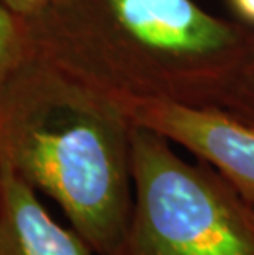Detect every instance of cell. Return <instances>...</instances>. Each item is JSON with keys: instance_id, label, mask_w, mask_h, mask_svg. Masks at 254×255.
<instances>
[{"instance_id": "cell-1", "label": "cell", "mask_w": 254, "mask_h": 255, "mask_svg": "<svg viewBox=\"0 0 254 255\" xmlns=\"http://www.w3.org/2000/svg\"><path fill=\"white\" fill-rule=\"evenodd\" d=\"M28 21L30 50L98 94L223 111L254 38L193 0H58Z\"/></svg>"}, {"instance_id": "cell-2", "label": "cell", "mask_w": 254, "mask_h": 255, "mask_svg": "<svg viewBox=\"0 0 254 255\" xmlns=\"http://www.w3.org/2000/svg\"><path fill=\"white\" fill-rule=\"evenodd\" d=\"M0 155L94 255H119L134 199L131 124L116 107L30 51L0 91Z\"/></svg>"}, {"instance_id": "cell-3", "label": "cell", "mask_w": 254, "mask_h": 255, "mask_svg": "<svg viewBox=\"0 0 254 255\" xmlns=\"http://www.w3.org/2000/svg\"><path fill=\"white\" fill-rule=\"evenodd\" d=\"M134 208L119 255H254V204L208 163L131 126Z\"/></svg>"}, {"instance_id": "cell-4", "label": "cell", "mask_w": 254, "mask_h": 255, "mask_svg": "<svg viewBox=\"0 0 254 255\" xmlns=\"http://www.w3.org/2000/svg\"><path fill=\"white\" fill-rule=\"evenodd\" d=\"M99 96L131 126L152 130L213 166L254 204L253 126L218 107L188 106L162 97Z\"/></svg>"}, {"instance_id": "cell-5", "label": "cell", "mask_w": 254, "mask_h": 255, "mask_svg": "<svg viewBox=\"0 0 254 255\" xmlns=\"http://www.w3.org/2000/svg\"><path fill=\"white\" fill-rule=\"evenodd\" d=\"M0 255H94L76 231L51 219L36 189L3 158Z\"/></svg>"}, {"instance_id": "cell-6", "label": "cell", "mask_w": 254, "mask_h": 255, "mask_svg": "<svg viewBox=\"0 0 254 255\" xmlns=\"http://www.w3.org/2000/svg\"><path fill=\"white\" fill-rule=\"evenodd\" d=\"M30 55L25 20L0 2V91Z\"/></svg>"}, {"instance_id": "cell-7", "label": "cell", "mask_w": 254, "mask_h": 255, "mask_svg": "<svg viewBox=\"0 0 254 255\" xmlns=\"http://www.w3.org/2000/svg\"><path fill=\"white\" fill-rule=\"evenodd\" d=\"M225 111L254 127V38Z\"/></svg>"}, {"instance_id": "cell-8", "label": "cell", "mask_w": 254, "mask_h": 255, "mask_svg": "<svg viewBox=\"0 0 254 255\" xmlns=\"http://www.w3.org/2000/svg\"><path fill=\"white\" fill-rule=\"evenodd\" d=\"M8 10H12L20 18L30 20L38 17L51 5H55L58 0H0Z\"/></svg>"}, {"instance_id": "cell-9", "label": "cell", "mask_w": 254, "mask_h": 255, "mask_svg": "<svg viewBox=\"0 0 254 255\" xmlns=\"http://www.w3.org/2000/svg\"><path fill=\"white\" fill-rule=\"evenodd\" d=\"M238 21L254 28V0H228Z\"/></svg>"}, {"instance_id": "cell-10", "label": "cell", "mask_w": 254, "mask_h": 255, "mask_svg": "<svg viewBox=\"0 0 254 255\" xmlns=\"http://www.w3.org/2000/svg\"><path fill=\"white\" fill-rule=\"evenodd\" d=\"M0 208H2V156H0Z\"/></svg>"}]
</instances>
